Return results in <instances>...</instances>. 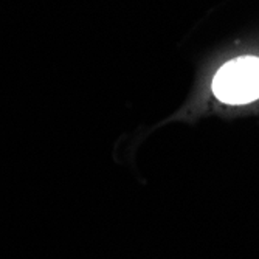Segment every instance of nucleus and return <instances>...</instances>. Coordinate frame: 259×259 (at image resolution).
<instances>
[{"mask_svg": "<svg viewBox=\"0 0 259 259\" xmlns=\"http://www.w3.org/2000/svg\"><path fill=\"white\" fill-rule=\"evenodd\" d=\"M213 93L227 104H247L259 98V58L239 56L224 64L213 79Z\"/></svg>", "mask_w": 259, "mask_h": 259, "instance_id": "nucleus-1", "label": "nucleus"}]
</instances>
